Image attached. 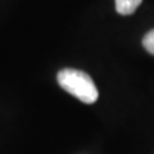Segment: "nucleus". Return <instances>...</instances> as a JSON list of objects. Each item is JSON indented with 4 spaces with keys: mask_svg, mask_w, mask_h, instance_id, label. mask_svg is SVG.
Returning a JSON list of instances; mask_svg holds the SVG:
<instances>
[{
    "mask_svg": "<svg viewBox=\"0 0 154 154\" xmlns=\"http://www.w3.org/2000/svg\"><path fill=\"white\" fill-rule=\"evenodd\" d=\"M58 84L67 93L73 95L75 98L86 104H93L99 96L98 89L94 84L93 79L82 71L73 68L62 69L57 76Z\"/></svg>",
    "mask_w": 154,
    "mask_h": 154,
    "instance_id": "obj_1",
    "label": "nucleus"
},
{
    "mask_svg": "<svg viewBox=\"0 0 154 154\" xmlns=\"http://www.w3.org/2000/svg\"><path fill=\"white\" fill-rule=\"evenodd\" d=\"M143 0H116V11L121 16H130L137 9Z\"/></svg>",
    "mask_w": 154,
    "mask_h": 154,
    "instance_id": "obj_2",
    "label": "nucleus"
},
{
    "mask_svg": "<svg viewBox=\"0 0 154 154\" xmlns=\"http://www.w3.org/2000/svg\"><path fill=\"white\" fill-rule=\"evenodd\" d=\"M143 46L148 53L154 55V30H150L143 37Z\"/></svg>",
    "mask_w": 154,
    "mask_h": 154,
    "instance_id": "obj_3",
    "label": "nucleus"
}]
</instances>
